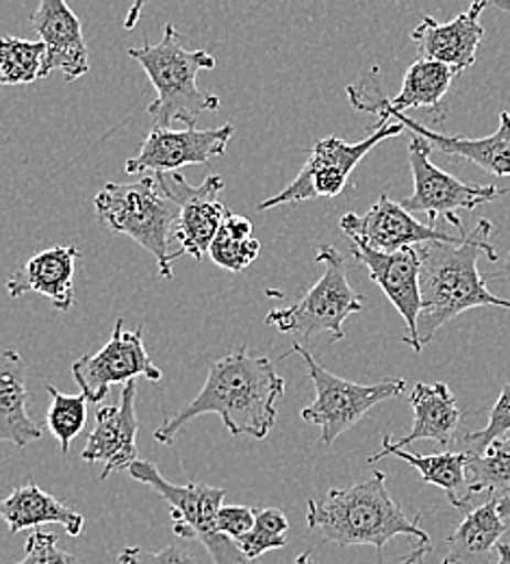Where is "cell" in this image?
<instances>
[{"mask_svg":"<svg viewBox=\"0 0 510 564\" xmlns=\"http://www.w3.org/2000/svg\"><path fill=\"white\" fill-rule=\"evenodd\" d=\"M510 432V384H507L496 402V406L491 409L489 423L487 427L478 430V432H467L463 436V449L467 456H478L482 452H487L496 441L509 436Z\"/></svg>","mask_w":510,"mask_h":564,"instance_id":"obj_32","label":"cell"},{"mask_svg":"<svg viewBox=\"0 0 510 564\" xmlns=\"http://www.w3.org/2000/svg\"><path fill=\"white\" fill-rule=\"evenodd\" d=\"M496 9H500V11H507L510 13V0H496V2H491Z\"/></svg>","mask_w":510,"mask_h":564,"instance_id":"obj_39","label":"cell"},{"mask_svg":"<svg viewBox=\"0 0 510 564\" xmlns=\"http://www.w3.org/2000/svg\"><path fill=\"white\" fill-rule=\"evenodd\" d=\"M46 393L51 395L48 406V427L55 434V438L62 443V454H70V443L83 432L87 422V398L83 393L66 395L53 384L46 387Z\"/></svg>","mask_w":510,"mask_h":564,"instance_id":"obj_30","label":"cell"},{"mask_svg":"<svg viewBox=\"0 0 510 564\" xmlns=\"http://www.w3.org/2000/svg\"><path fill=\"white\" fill-rule=\"evenodd\" d=\"M285 395V380L265 356H252L237 348L209 365L203 391L174 417L154 430V441L170 445L178 432L203 415H218L232 436L263 441L279 420V400Z\"/></svg>","mask_w":510,"mask_h":564,"instance_id":"obj_1","label":"cell"},{"mask_svg":"<svg viewBox=\"0 0 510 564\" xmlns=\"http://www.w3.org/2000/svg\"><path fill=\"white\" fill-rule=\"evenodd\" d=\"M487 7L489 2H474L445 24L426 15L411 33L413 42L420 46L422 59L443 64L456 74L469 70L476 64V51L485 37L480 13Z\"/></svg>","mask_w":510,"mask_h":564,"instance_id":"obj_18","label":"cell"},{"mask_svg":"<svg viewBox=\"0 0 510 564\" xmlns=\"http://www.w3.org/2000/svg\"><path fill=\"white\" fill-rule=\"evenodd\" d=\"M431 552H433V545H417V547L411 550V554L406 556V561L400 564H420L424 561V556L431 554Z\"/></svg>","mask_w":510,"mask_h":564,"instance_id":"obj_36","label":"cell"},{"mask_svg":"<svg viewBox=\"0 0 510 564\" xmlns=\"http://www.w3.org/2000/svg\"><path fill=\"white\" fill-rule=\"evenodd\" d=\"M292 352L302 356L315 384V400L302 411V420L319 425L324 445H333L346 430L361 422L376 404L400 398L406 391V380L402 378H384L373 384L339 378L324 369L302 344H293Z\"/></svg>","mask_w":510,"mask_h":564,"instance_id":"obj_8","label":"cell"},{"mask_svg":"<svg viewBox=\"0 0 510 564\" xmlns=\"http://www.w3.org/2000/svg\"><path fill=\"white\" fill-rule=\"evenodd\" d=\"M498 512H500V517L504 519V521H509L510 519V494L502 495V497H498Z\"/></svg>","mask_w":510,"mask_h":564,"instance_id":"obj_37","label":"cell"},{"mask_svg":"<svg viewBox=\"0 0 510 564\" xmlns=\"http://www.w3.org/2000/svg\"><path fill=\"white\" fill-rule=\"evenodd\" d=\"M355 259L369 272V279L376 282L382 293L391 300L395 311L406 322L409 335L402 339L409 344L415 352H422L420 339H417V324L422 315V261L417 254V248H406L393 254L373 252L363 246L352 243Z\"/></svg>","mask_w":510,"mask_h":564,"instance_id":"obj_16","label":"cell"},{"mask_svg":"<svg viewBox=\"0 0 510 564\" xmlns=\"http://www.w3.org/2000/svg\"><path fill=\"white\" fill-rule=\"evenodd\" d=\"M456 72L437 62L428 59H417L402 80V89L395 98H384L382 96V85H380V72L378 68H371L369 74L361 76L357 83L348 85V98L357 111H367L378 118L387 113H404L409 109H431L437 111L441 107L443 96L447 94L452 78Z\"/></svg>","mask_w":510,"mask_h":564,"instance_id":"obj_14","label":"cell"},{"mask_svg":"<svg viewBox=\"0 0 510 564\" xmlns=\"http://www.w3.org/2000/svg\"><path fill=\"white\" fill-rule=\"evenodd\" d=\"M232 135L235 127L230 124L209 131L152 129L140 152L127 161V174H174L185 165L207 163L226 152Z\"/></svg>","mask_w":510,"mask_h":564,"instance_id":"obj_15","label":"cell"},{"mask_svg":"<svg viewBox=\"0 0 510 564\" xmlns=\"http://www.w3.org/2000/svg\"><path fill=\"white\" fill-rule=\"evenodd\" d=\"M26 365L15 350H4L0 360V438L26 447L44 436L40 423L26 413Z\"/></svg>","mask_w":510,"mask_h":564,"instance_id":"obj_23","label":"cell"},{"mask_svg":"<svg viewBox=\"0 0 510 564\" xmlns=\"http://www.w3.org/2000/svg\"><path fill=\"white\" fill-rule=\"evenodd\" d=\"M402 131H404V127L391 120V122H380L369 138L357 141V143H348L335 135L315 141L311 156L304 163V167L300 170V174L283 192H279L276 196L261 203L259 209L270 212L276 207L295 205V203H304V200L339 196L346 189L350 174L355 172V167L363 161L365 156L380 141L398 138Z\"/></svg>","mask_w":510,"mask_h":564,"instance_id":"obj_9","label":"cell"},{"mask_svg":"<svg viewBox=\"0 0 510 564\" xmlns=\"http://www.w3.org/2000/svg\"><path fill=\"white\" fill-rule=\"evenodd\" d=\"M31 24L46 44V76L62 72L66 80H76L89 72L83 26L70 4L64 0H42L31 15Z\"/></svg>","mask_w":510,"mask_h":564,"instance_id":"obj_19","label":"cell"},{"mask_svg":"<svg viewBox=\"0 0 510 564\" xmlns=\"http://www.w3.org/2000/svg\"><path fill=\"white\" fill-rule=\"evenodd\" d=\"M18 564H87L80 561L78 556H74L70 552H64L59 547V536L44 532V530H35L29 539H26V547H24V558Z\"/></svg>","mask_w":510,"mask_h":564,"instance_id":"obj_33","label":"cell"},{"mask_svg":"<svg viewBox=\"0 0 510 564\" xmlns=\"http://www.w3.org/2000/svg\"><path fill=\"white\" fill-rule=\"evenodd\" d=\"M120 564H196L194 556L183 545H167L161 552H150L144 547H127L118 556Z\"/></svg>","mask_w":510,"mask_h":564,"instance_id":"obj_34","label":"cell"},{"mask_svg":"<svg viewBox=\"0 0 510 564\" xmlns=\"http://www.w3.org/2000/svg\"><path fill=\"white\" fill-rule=\"evenodd\" d=\"M509 270H510V263H509Z\"/></svg>","mask_w":510,"mask_h":564,"instance_id":"obj_41","label":"cell"},{"mask_svg":"<svg viewBox=\"0 0 510 564\" xmlns=\"http://www.w3.org/2000/svg\"><path fill=\"white\" fill-rule=\"evenodd\" d=\"M384 456H395L406 460L411 467H415L422 474V480L426 485H433L441 491H445L449 503L456 508H465L467 501L471 499L465 452H441L433 456H417L404 449H395L391 445V436L384 434L380 449L373 456H369V463H378Z\"/></svg>","mask_w":510,"mask_h":564,"instance_id":"obj_26","label":"cell"},{"mask_svg":"<svg viewBox=\"0 0 510 564\" xmlns=\"http://www.w3.org/2000/svg\"><path fill=\"white\" fill-rule=\"evenodd\" d=\"M391 120L409 129L413 135L424 138L441 154L465 159L496 176H510V111L500 113L498 131L482 140H469L463 135H443L428 127H422L420 122L411 120L404 113H387L380 118V122H391Z\"/></svg>","mask_w":510,"mask_h":564,"instance_id":"obj_21","label":"cell"},{"mask_svg":"<svg viewBox=\"0 0 510 564\" xmlns=\"http://www.w3.org/2000/svg\"><path fill=\"white\" fill-rule=\"evenodd\" d=\"M80 259L76 246H55L33 254L20 270L9 274L7 291L11 297L26 293L44 295L57 311L68 313L74 297V268Z\"/></svg>","mask_w":510,"mask_h":564,"instance_id":"obj_20","label":"cell"},{"mask_svg":"<svg viewBox=\"0 0 510 564\" xmlns=\"http://www.w3.org/2000/svg\"><path fill=\"white\" fill-rule=\"evenodd\" d=\"M469 495L489 494L502 497L510 494V434L496 441L487 452L467 456Z\"/></svg>","mask_w":510,"mask_h":564,"instance_id":"obj_29","label":"cell"},{"mask_svg":"<svg viewBox=\"0 0 510 564\" xmlns=\"http://www.w3.org/2000/svg\"><path fill=\"white\" fill-rule=\"evenodd\" d=\"M254 521H257V508L228 506V503H224L219 508L218 530L224 536L232 539L235 543L239 539H243L254 528Z\"/></svg>","mask_w":510,"mask_h":564,"instance_id":"obj_35","label":"cell"},{"mask_svg":"<svg viewBox=\"0 0 510 564\" xmlns=\"http://www.w3.org/2000/svg\"><path fill=\"white\" fill-rule=\"evenodd\" d=\"M409 402L413 406L415 420L409 434H404L400 441L391 438L395 449H404L415 441H435L438 445H447L454 438L460 423V411L456 406L454 393L445 382H417Z\"/></svg>","mask_w":510,"mask_h":564,"instance_id":"obj_22","label":"cell"},{"mask_svg":"<svg viewBox=\"0 0 510 564\" xmlns=\"http://www.w3.org/2000/svg\"><path fill=\"white\" fill-rule=\"evenodd\" d=\"M339 226L355 246H363L382 254H393L431 241L458 243L465 239L454 237L431 224H422L415 215L406 212L400 203H393L387 194H382L365 215L346 213L339 219Z\"/></svg>","mask_w":510,"mask_h":564,"instance_id":"obj_12","label":"cell"},{"mask_svg":"<svg viewBox=\"0 0 510 564\" xmlns=\"http://www.w3.org/2000/svg\"><path fill=\"white\" fill-rule=\"evenodd\" d=\"M261 243L252 235V221L243 215L230 213L209 250V257L221 270L239 274L257 261Z\"/></svg>","mask_w":510,"mask_h":564,"instance_id":"obj_27","label":"cell"},{"mask_svg":"<svg viewBox=\"0 0 510 564\" xmlns=\"http://www.w3.org/2000/svg\"><path fill=\"white\" fill-rule=\"evenodd\" d=\"M185 35L165 24L159 44H144L129 48V55L147 70L156 98L150 102L148 113L152 129L170 131L174 122H183L185 129H196L198 118L209 111H218L219 98L203 91L196 85L200 70H214L216 59L207 51L185 48Z\"/></svg>","mask_w":510,"mask_h":564,"instance_id":"obj_4","label":"cell"},{"mask_svg":"<svg viewBox=\"0 0 510 564\" xmlns=\"http://www.w3.org/2000/svg\"><path fill=\"white\" fill-rule=\"evenodd\" d=\"M96 217L113 232L131 237L148 250L165 281L178 252L170 250L181 207L165 194L159 174H144L133 183H109L94 198Z\"/></svg>","mask_w":510,"mask_h":564,"instance_id":"obj_5","label":"cell"},{"mask_svg":"<svg viewBox=\"0 0 510 564\" xmlns=\"http://www.w3.org/2000/svg\"><path fill=\"white\" fill-rule=\"evenodd\" d=\"M165 194L181 207V217L174 228V239L181 252L200 261L209 254L216 237L230 212L218 200L224 178L209 174L200 185H189L183 174H159Z\"/></svg>","mask_w":510,"mask_h":564,"instance_id":"obj_13","label":"cell"},{"mask_svg":"<svg viewBox=\"0 0 510 564\" xmlns=\"http://www.w3.org/2000/svg\"><path fill=\"white\" fill-rule=\"evenodd\" d=\"M315 261L324 263V274L293 306L272 311L265 317L268 326H274L285 335H313L328 333L333 341L346 337L344 324L350 315L363 311V297L352 289L346 274V257L330 243L317 248Z\"/></svg>","mask_w":510,"mask_h":564,"instance_id":"obj_6","label":"cell"},{"mask_svg":"<svg viewBox=\"0 0 510 564\" xmlns=\"http://www.w3.org/2000/svg\"><path fill=\"white\" fill-rule=\"evenodd\" d=\"M496 564H510L509 543H500V545H498V563Z\"/></svg>","mask_w":510,"mask_h":564,"instance_id":"obj_38","label":"cell"},{"mask_svg":"<svg viewBox=\"0 0 510 564\" xmlns=\"http://www.w3.org/2000/svg\"><path fill=\"white\" fill-rule=\"evenodd\" d=\"M70 369L80 393L91 404H100L111 384H129L138 376H144L150 382L163 378L161 369L148 356L144 328L124 330L122 317L116 322L113 335L100 352L74 360Z\"/></svg>","mask_w":510,"mask_h":564,"instance_id":"obj_11","label":"cell"},{"mask_svg":"<svg viewBox=\"0 0 510 564\" xmlns=\"http://www.w3.org/2000/svg\"><path fill=\"white\" fill-rule=\"evenodd\" d=\"M129 474L133 480L147 485L165 499L172 517V530L178 539L200 541L214 564H254L232 539L224 536L218 530L219 508L224 506L226 497L221 487L200 482L172 485L161 476L156 465L148 460L133 463Z\"/></svg>","mask_w":510,"mask_h":564,"instance_id":"obj_7","label":"cell"},{"mask_svg":"<svg viewBox=\"0 0 510 564\" xmlns=\"http://www.w3.org/2000/svg\"><path fill=\"white\" fill-rule=\"evenodd\" d=\"M135 398V382H129L122 387L118 406H100L96 411V427L91 430L80 458L89 465L105 463L100 480H107L113 471H129L131 465L140 460L135 443L140 430Z\"/></svg>","mask_w":510,"mask_h":564,"instance_id":"obj_17","label":"cell"},{"mask_svg":"<svg viewBox=\"0 0 510 564\" xmlns=\"http://www.w3.org/2000/svg\"><path fill=\"white\" fill-rule=\"evenodd\" d=\"M306 523L326 543L339 547L371 545L380 563L391 539L406 536L417 545H433L428 532L420 528V517H409L387 491L382 471H373L348 489H330L319 499H308Z\"/></svg>","mask_w":510,"mask_h":564,"instance_id":"obj_3","label":"cell"},{"mask_svg":"<svg viewBox=\"0 0 510 564\" xmlns=\"http://www.w3.org/2000/svg\"><path fill=\"white\" fill-rule=\"evenodd\" d=\"M433 145L424 138L413 135L409 145V165L413 174V194L402 198L400 205L411 213H424L428 217V224L435 226L437 217H445L454 228H458L460 235L465 232L463 219L458 217L460 209H476L480 205L493 203L509 194V189H500L496 185H469L458 181L456 176L438 170L431 161Z\"/></svg>","mask_w":510,"mask_h":564,"instance_id":"obj_10","label":"cell"},{"mask_svg":"<svg viewBox=\"0 0 510 564\" xmlns=\"http://www.w3.org/2000/svg\"><path fill=\"white\" fill-rule=\"evenodd\" d=\"M493 224L480 219L478 226L458 243L431 241L417 246L422 261V315L417 324V339L422 350L433 341L435 333L460 313L478 306H498L510 311V300H502L487 289V281L478 270L480 254L498 261L491 243Z\"/></svg>","mask_w":510,"mask_h":564,"instance_id":"obj_2","label":"cell"},{"mask_svg":"<svg viewBox=\"0 0 510 564\" xmlns=\"http://www.w3.org/2000/svg\"><path fill=\"white\" fill-rule=\"evenodd\" d=\"M295 564H315L313 563V558H311V554L308 552H304V554H300L297 558H295Z\"/></svg>","mask_w":510,"mask_h":564,"instance_id":"obj_40","label":"cell"},{"mask_svg":"<svg viewBox=\"0 0 510 564\" xmlns=\"http://www.w3.org/2000/svg\"><path fill=\"white\" fill-rule=\"evenodd\" d=\"M46 76V44L2 35L0 40V83L31 85Z\"/></svg>","mask_w":510,"mask_h":564,"instance_id":"obj_28","label":"cell"},{"mask_svg":"<svg viewBox=\"0 0 510 564\" xmlns=\"http://www.w3.org/2000/svg\"><path fill=\"white\" fill-rule=\"evenodd\" d=\"M290 521L283 510L279 508H257L254 528L237 541L239 550L250 558L257 561L272 550H283L287 545Z\"/></svg>","mask_w":510,"mask_h":564,"instance_id":"obj_31","label":"cell"},{"mask_svg":"<svg viewBox=\"0 0 510 564\" xmlns=\"http://www.w3.org/2000/svg\"><path fill=\"white\" fill-rule=\"evenodd\" d=\"M507 534V521L498 512V497L467 512L447 539V554L441 564L485 563L500 539Z\"/></svg>","mask_w":510,"mask_h":564,"instance_id":"obj_25","label":"cell"},{"mask_svg":"<svg viewBox=\"0 0 510 564\" xmlns=\"http://www.w3.org/2000/svg\"><path fill=\"white\" fill-rule=\"evenodd\" d=\"M2 519L7 521L11 534H18L29 528L59 523L70 536H80L85 528V517L70 510L64 501L46 494L35 482L18 487L0 506Z\"/></svg>","mask_w":510,"mask_h":564,"instance_id":"obj_24","label":"cell"}]
</instances>
